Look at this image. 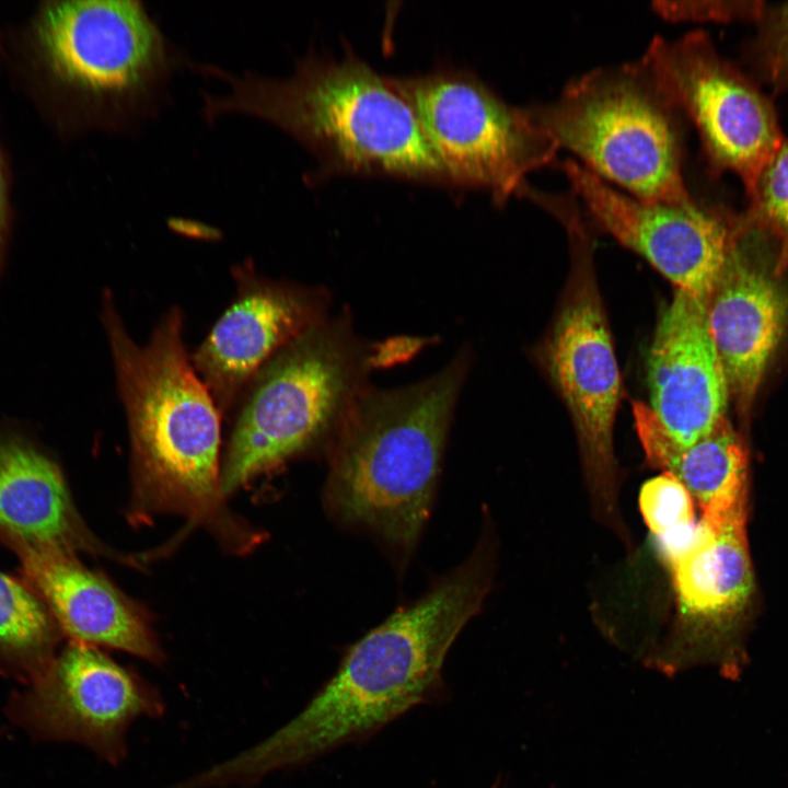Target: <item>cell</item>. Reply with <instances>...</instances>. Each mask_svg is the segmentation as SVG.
Segmentation results:
<instances>
[{
	"instance_id": "obj_1",
	"label": "cell",
	"mask_w": 788,
	"mask_h": 788,
	"mask_svg": "<svg viewBox=\"0 0 788 788\" xmlns=\"http://www.w3.org/2000/svg\"><path fill=\"white\" fill-rule=\"evenodd\" d=\"M490 549L471 556L345 653L297 716L263 741L210 767L216 788L251 786L368 740L408 710L445 694L442 668L489 587Z\"/></svg>"
},
{
	"instance_id": "obj_2",
	"label": "cell",
	"mask_w": 788,
	"mask_h": 788,
	"mask_svg": "<svg viewBox=\"0 0 788 788\" xmlns=\"http://www.w3.org/2000/svg\"><path fill=\"white\" fill-rule=\"evenodd\" d=\"M1 55L16 84L65 137L125 132L155 115L183 61L137 0L40 2Z\"/></svg>"
},
{
	"instance_id": "obj_3",
	"label": "cell",
	"mask_w": 788,
	"mask_h": 788,
	"mask_svg": "<svg viewBox=\"0 0 788 788\" xmlns=\"http://www.w3.org/2000/svg\"><path fill=\"white\" fill-rule=\"evenodd\" d=\"M102 320L130 432L131 517L177 513L208 525L237 549L255 543L223 505L222 415L187 355L181 309L171 308L141 346L108 290Z\"/></svg>"
},
{
	"instance_id": "obj_4",
	"label": "cell",
	"mask_w": 788,
	"mask_h": 788,
	"mask_svg": "<svg viewBox=\"0 0 788 788\" xmlns=\"http://www.w3.org/2000/svg\"><path fill=\"white\" fill-rule=\"evenodd\" d=\"M228 92L204 94L208 121L244 114L270 123L316 155L323 174L390 176L454 186L409 104L351 50L343 59L308 54L276 79L196 65Z\"/></svg>"
},
{
	"instance_id": "obj_5",
	"label": "cell",
	"mask_w": 788,
	"mask_h": 788,
	"mask_svg": "<svg viewBox=\"0 0 788 788\" xmlns=\"http://www.w3.org/2000/svg\"><path fill=\"white\" fill-rule=\"evenodd\" d=\"M467 358L395 390L363 389L331 439L324 503L405 561L429 518Z\"/></svg>"
},
{
	"instance_id": "obj_6",
	"label": "cell",
	"mask_w": 788,
	"mask_h": 788,
	"mask_svg": "<svg viewBox=\"0 0 788 788\" xmlns=\"http://www.w3.org/2000/svg\"><path fill=\"white\" fill-rule=\"evenodd\" d=\"M373 359L347 323L326 318L275 355L233 410L221 465L223 496L331 441Z\"/></svg>"
},
{
	"instance_id": "obj_7",
	"label": "cell",
	"mask_w": 788,
	"mask_h": 788,
	"mask_svg": "<svg viewBox=\"0 0 788 788\" xmlns=\"http://www.w3.org/2000/svg\"><path fill=\"white\" fill-rule=\"evenodd\" d=\"M531 111L559 148L634 198L695 201L684 179L680 112L641 60L589 71L571 80L556 101Z\"/></svg>"
},
{
	"instance_id": "obj_8",
	"label": "cell",
	"mask_w": 788,
	"mask_h": 788,
	"mask_svg": "<svg viewBox=\"0 0 788 788\" xmlns=\"http://www.w3.org/2000/svg\"><path fill=\"white\" fill-rule=\"evenodd\" d=\"M386 78L414 111L455 187L488 190L503 204L525 195L526 175L549 164L559 149L531 108L506 103L470 70L445 66Z\"/></svg>"
},
{
	"instance_id": "obj_9",
	"label": "cell",
	"mask_w": 788,
	"mask_h": 788,
	"mask_svg": "<svg viewBox=\"0 0 788 788\" xmlns=\"http://www.w3.org/2000/svg\"><path fill=\"white\" fill-rule=\"evenodd\" d=\"M640 60L693 123L710 173L737 175L749 197L784 139L772 99L703 31L675 40L656 36Z\"/></svg>"
},
{
	"instance_id": "obj_10",
	"label": "cell",
	"mask_w": 788,
	"mask_h": 788,
	"mask_svg": "<svg viewBox=\"0 0 788 788\" xmlns=\"http://www.w3.org/2000/svg\"><path fill=\"white\" fill-rule=\"evenodd\" d=\"M165 709L158 690L97 647L70 641L48 669L10 705L11 717L33 735L82 744L116 765L127 731Z\"/></svg>"
},
{
	"instance_id": "obj_11",
	"label": "cell",
	"mask_w": 788,
	"mask_h": 788,
	"mask_svg": "<svg viewBox=\"0 0 788 788\" xmlns=\"http://www.w3.org/2000/svg\"><path fill=\"white\" fill-rule=\"evenodd\" d=\"M565 223L577 250V263L548 343L547 361L573 420L595 491L611 502L621 375L596 283L587 255H581L582 222L571 217Z\"/></svg>"
},
{
	"instance_id": "obj_12",
	"label": "cell",
	"mask_w": 788,
	"mask_h": 788,
	"mask_svg": "<svg viewBox=\"0 0 788 788\" xmlns=\"http://www.w3.org/2000/svg\"><path fill=\"white\" fill-rule=\"evenodd\" d=\"M561 166L601 228L645 257L676 290L708 302L741 217L696 200L687 205L644 202L617 192L572 160Z\"/></svg>"
},
{
	"instance_id": "obj_13",
	"label": "cell",
	"mask_w": 788,
	"mask_h": 788,
	"mask_svg": "<svg viewBox=\"0 0 788 788\" xmlns=\"http://www.w3.org/2000/svg\"><path fill=\"white\" fill-rule=\"evenodd\" d=\"M232 275L233 301L190 357L222 417L275 355L325 320L326 309L322 291L268 279L252 263Z\"/></svg>"
},
{
	"instance_id": "obj_14",
	"label": "cell",
	"mask_w": 788,
	"mask_h": 788,
	"mask_svg": "<svg viewBox=\"0 0 788 788\" xmlns=\"http://www.w3.org/2000/svg\"><path fill=\"white\" fill-rule=\"evenodd\" d=\"M767 232L744 216L707 302L729 393L750 412L788 325V292L760 254Z\"/></svg>"
},
{
	"instance_id": "obj_15",
	"label": "cell",
	"mask_w": 788,
	"mask_h": 788,
	"mask_svg": "<svg viewBox=\"0 0 788 788\" xmlns=\"http://www.w3.org/2000/svg\"><path fill=\"white\" fill-rule=\"evenodd\" d=\"M647 376L648 406L674 445L693 444L725 418L730 393L706 301L675 290L656 327Z\"/></svg>"
},
{
	"instance_id": "obj_16",
	"label": "cell",
	"mask_w": 788,
	"mask_h": 788,
	"mask_svg": "<svg viewBox=\"0 0 788 788\" xmlns=\"http://www.w3.org/2000/svg\"><path fill=\"white\" fill-rule=\"evenodd\" d=\"M18 556L27 584L60 631L94 647H108L161 663L164 653L140 609L76 555L2 541Z\"/></svg>"
},
{
	"instance_id": "obj_17",
	"label": "cell",
	"mask_w": 788,
	"mask_h": 788,
	"mask_svg": "<svg viewBox=\"0 0 788 788\" xmlns=\"http://www.w3.org/2000/svg\"><path fill=\"white\" fill-rule=\"evenodd\" d=\"M0 541L112 555L86 528L58 464L32 441L0 428Z\"/></svg>"
},
{
	"instance_id": "obj_18",
	"label": "cell",
	"mask_w": 788,
	"mask_h": 788,
	"mask_svg": "<svg viewBox=\"0 0 788 788\" xmlns=\"http://www.w3.org/2000/svg\"><path fill=\"white\" fill-rule=\"evenodd\" d=\"M745 521V509L702 515L692 546L669 564L682 614L718 624L744 606L753 581Z\"/></svg>"
},
{
	"instance_id": "obj_19",
	"label": "cell",
	"mask_w": 788,
	"mask_h": 788,
	"mask_svg": "<svg viewBox=\"0 0 788 788\" xmlns=\"http://www.w3.org/2000/svg\"><path fill=\"white\" fill-rule=\"evenodd\" d=\"M633 416L648 462L674 476L699 506L702 514L745 507L748 452L726 417L708 434L681 448L667 437L648 405L635 402Z\"/></svg>"
},
{
	"instance_id": "obj_20",
	"label": "cell",
	"mask_w": 788,
	"mask_h": 788,
	"mask_svg": "<svg viewBox=\"0 0 788 788\" xmlns=\"http://www.w3.org/2000/svg\"><path fill=\"white\" fill-rule=\"evenodd\" d=\"M59 630L34 590L0 571V662L33 682L55 659Z\"/></svg>"
},
{
	"instance_id": "obj_21",
	"label": "cell",
	"mask_w": 788,
	"mask_h": 788,
	"mask_svg": "<svg viewBox=\"0 0 788 788\" xmlns=\"http://www.w3.org/2000/svg\"><path fill=\"white\" fill-rule=\"evenodd\" d=\"M639 507L668 564L692 546L698 532L694 500L674 476L662 473L647 480L640 489Z\"/></svg>"
},
{
	"instance_id": "obj_22",
	"label": "cell",
	"mask_w": 788,
	"mask_h": 788,
	"mask_svg": "<svg viewBox=\"0 0 788 788\" xmlns=\"http://www.w3.org/2000/svg\"><path fill=\"white\" fill-rule=\"evenodd\" d=\"M748 198L745 218L779 240L788 253V138L766 162Z\"/></svg>"
},
{
	"instance_id": "obj_23",
	"label": "cell",
	"mask_w": 788,
	"mask_h": 788,
	"mask_svg": "<svg viewBox=\"0 0 788 788\" xmlns=\"http://www.w3.org/2000/svg\"><path fill=\"white\" fill-rule=\"evenodd\" d=\"M757 32L746 45L756 76L776 93L788 92V1L768 4L755 22Z\"/></svg>"
},
{
	"instance_id": "obj_24",
	"label": "cell",
	"mask_w": 788,
	"mask_h": 788,
	"mask_svg": "<svg viewBox=\"0 0 788 788\" xmlns=\"http://www.w3.org/2000/svg\"><path fill=\"white\" fill-rule=\"evenodd\" d=\"M653 9L672 21L756 22L765 2L758 0L731 1H656Z\"/></svg>"
},
{
	"instance_id": "obj_25",
	"label": "cell",
	"mask_w": 788,
	"mask_h": 788,
	"mask_svg": "<svg viewBox=\"0 0 788 788\" xmlns=\"http://www.w3.org/2000/svg\"><path fill=\"white\" fill-rule=\"evenodd\" d=\"M10 185L9 164L0 142V275L5 262L11 230Z\"/></svg>"
}]
</instances>
